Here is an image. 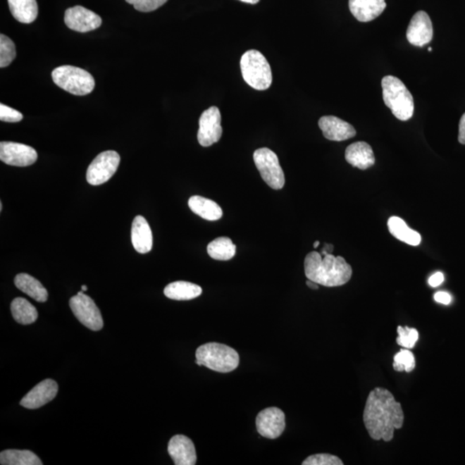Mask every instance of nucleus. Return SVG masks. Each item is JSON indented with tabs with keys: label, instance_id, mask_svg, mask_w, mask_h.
I'll return each instance as SVG.
<instances>
[{
	"label": "nucleus",
	"instance_id": "obj_11",
	"mask_svg": "<svg viewBox=\"0 0 465 465\" xmlns=\"http://www.w3.org/2000/svg\"><path fill=\"white\" fill-rule=\"evenodd\" d=\"M256 428L262 437L269 440L278 439L285 429V414L275 407L264 409L256 418Z\"/></svg>",
	"mask_w": 465,
	"mask_h": 465
},
{
	"label": "nucleus",
	"instance_id": "obj_8",
	"mask_svg": "<svg viewBox=\"0 0 465 465\" xmlns=\"http://www.w3.org/2000/svg\"><path fill=\"white\" fill-rule=\"evenodd\" d=\"M69 305L77 319L85 327L92 331H99L103 328V317L98 306L90 297L85 294L82 290L70 299Z\"/></svg>",
	"mask_w": 465,
	"mask_h": 465
},
{
	"label": "nucleus",
	"instance_id": "obj_7",
	"mask_svg": "<svg viewBox=\"0 0 465 465\" xmlns=\"http://www.w3.org/2000/svg\"><path fill=\"white\" fill-rule=\"evenodd\" d=\"M254 160L256 168L271 188L280 190L285 184V173L279 164L277 154L266 147L255 151Z\"/></svg>",
	"mask_w": 465,
	"mask_h": 465
},
{
	"label": "nucleus",
	"instance_id": "obj_5",
	"mask_svg": "<svg viewBox=\"0 0 465 465\" xmlns=\"http://www.w3.org/2000/svg\"><path fill=\"white\" fill-rule=\"evenodd\" d=\"M244 80L256 90L264 91L271 87L273 73L269 62L257 50H248L240 59Z\"/></svg>",
	"mask_w": 465,
	"mask_h": 465
},
{
	"label": "nucleus",
	"instance_id": "obj_33",
	"mask_svg": "<svg viewBox=\"0 0 465 465\" xmlns=\"http://www.w3.org/2000/svg\"><path fill=\"white\" fill-rule=\"evenodd\" d=\"M125 1L133 6L138 11L150 13L165 5L168 0H125Z\"/></svg>",
	"mask_w": 465,
	"mask_h": 465
},
{
	"label": "nucleus",
	"instance_id": "obj_15",
	"mask_svg": "<svg viewBox=\"0 0 465 465\" xmlns=\"http://www.w3.org/2000/svg\"><path fill=\"white\" fill-rule=\"evenodd\" d=\"M57 393V383L52 379H45L22 399L20 405L25 409H37L54 400Z\"/></svg>",
	"mask_w": 465,
	"mask_h": 465
},
{
	"label": "nucleus",
	"instance_id": "obj_24",
	"mask_svg": "<svg viewBox=\"0 0 465 465\" xmlns=\"http://www.w3.org/2000/svg\"><path fill=\"white\" fill-rule=\"evenodd\" d=\"M390 234L402 242L416 247L421 242V236L418 232L411 230L400 217L392 216L388 221Z\"/></svg>",
	"mask_w": 465,
	"mask_h": 465
},
{
	"label": "nucleus",
	"instance_id": "obj_42",
	"mask_svg": "<svg viewBox=\"0 0 465 465\" xmlns=\"http://www.w3.org/2000/svg\"><path fill=\"white\" fill-rule=\"evenodd\" d=\"M319 245H320V242H318V240H317V242L314 243V247H315V248H317L318 247H319Z\"/></svg>",
	"mask_w": 465,
	"mask_h": 465
},
{
	"label": "nucleus",
	"instance_id": "obj_43",
	"mask_svg": "<svg viewBox=\"0 0 465 465\" xmlns=\"http://www.w3.org/2000/svg\"><path fill=\"white\" fill-rule=\"evenodd\" d=\"M3 205L2 203H0V211H2Z\"/></svg>",
	"mask_w": 465,
	"mask_h": 465
},
{
	"label": "nucleus",
	"instance_id": "obj_28",
	"mask_svg": "<svg viewBox=\"0 0 465 465\" xmlns=\"http://www.w3.org/2000/svg\"><path fill=\"white\" fill-rule=\"evenodd\" d=\"M209 256L216 261H230L236 253V246L228 237H219L213 240L207 247Z\"/></svg>",
	"mask_w": 465,
	"mask_h": 465
},
{
	"label": "nucleus",
	"instance_id": "obj_1",
	"mask_svg": "<svg viewBox=\"0 0 465 465\" xmlns=\"http://www.w3.org/2000/svg\"><path fill=\"white\" fill-rule=\"evenodd\" d=\"M363 421L372 440L390 442L395 430L402 428L404 413L390 390L377 387L368 395Z\"/></svg>",
	"mask_w": 465,
	"mask_h": 465
},
{
	"label": "nucleus",
	"instance_id": "obj_20",
	"mask_svg": "<svg viewBox=\"0 0 465 465\" xmlns=\"http://www.w3.org/2000/svg\"><path fill=\"white\" fill-rule=\"evenodd\" d=\"M345 158L349 164L360 170H366L375 164L373 150L364 142H354L348 146Z\"/></svg>",
	"mask_w": 465,
	"mask_h": 465
},
{
	"label": "nucleus",
	"instance_id": "obj_27",
	"mask_svg": "<svg viewBox=\"0 0 465 465\" xmlns=\"http://www.w3.org/2000/svg\"><path fill=\"white\" fill-rule=\"evenodd\" d=\"M2 465H42V462L34 452L28 450H6L0 453Z\"/></svg>",
	"mask_w": 465,
	"mask_h": 465
},
{
	"label": "nucleus",
	"instance_id": "obj_16",
	"mask_svg": "<svg viewBox=\"0 0 465 465\" xmlns=\"http://www.w3.org/2000/svg\"><path fill=\"white\" fill-rule=\"evenodd\" d=\"M319 127L325 138L342 142L354 137L356 130L350 123L333 116H325L319 120Z\"/></svg>",
	"mask_w": 465,
	"mask_h": 465
},
{
	"label": "nucleus",
	"instance_id": "obj_6",
	"mask_svg": "<svg viewBox=\"0 0 465 465\" xmlns=\"http://www.w3.org/2000/svg\"><path fill=\"white\" fill-rule=\"evenodd\" d=\"M54 83L66 92L85 96L94 90L95 80L91 73L73 66H61L52 72Z\"/></svg>",
	"mask_w": 465,
	"mask_h": 465
},
{
	"label": "nucleus",
	"instance_id": "obj_3",
	"mask_svg": "<svg viewBox=\"0 0 465 465\" xmlns=\"http://www.w3.org/2000/svg\"><path fill=\"white\" fill-rule=\"evenodd\" d=\"M383 102L392 114L401 121L412 118L414 104L412 94L398 78L388 75L382 80Z\"/></svg>",
	"mask_w": 465,
	"mask_h": 465
},
{
	"label": "nucleus",
	"instance_id": "obj_26",
	"mask_svg": "<svg viewBox=\"0 0 465 465\" xmlns=\"http://www.w3.org/2000/svg\"><path fill=\"white\" fill-rule=\"evenodd\" d=\"M11 310L14 320L22 325L32 324L38 318L36 307L23 297L15 298L11 302Z\"/></svg>",
	"mask_w": 465,
	"mask_h": 465
},
{
	"label": "nucleus",
	"instance_id": "obj_32",
	"mask_svg": "<svg viewBox=\"0 0 465 465\" xmlns=\"http://www.w3.org/2000/svg\"><path fill=\"white\" fill-rule=\"evenodd\" d=\"M302 465H343L340 457L331 454H315L307 457Z\"/></svg>",
	"mask_w": 465,
	"mask_h": 465
},
{
	"label": "nucleus",
	"instance_id": "obj_13",
	"mask_svg": "<svg viewBox=\"0 0 465 465\" xmlns=\"http://www.w3.org/2000/svg\"><path fill=\"white\" fill-rule=\"evenodd\" d=\"M64 21L69 29L81 33L94 30L102 25V19L98 14L80 6L68 8Z\"/></svg>",
	"mask_w": 465,
	"mask_h": 465
},
{
	"label": "nucleus",
	"instance_id": "obj_22",
	"mask_svg": "<svg viewBox=\"0 0 465 465\" xmlns=\"http://www.w3.org/2000/svg\"><path fill=\"white\" fill-rule=\"evenodd\" d=\"M190 209L205 220L217 221L223 216V209L216 202L200 196H193L188 201Z\"/></svg>",
	"mask_w": 465,
	"mask_h": 465
},
{
	"label": "nucleus",
	"instance_id": "obj_18",
	"mask_svg": "<svg viewBox=\"0 0 465 465\" xmlns=\"http://www.w3.org/2000/svg\"><path fill=\"white\" fill-rule=\"evenodd\" d=\"M385 8V0H349V9L359 22L374 20L383 13Z\"/></svg>",
	"mask_w": 465,
	"mask_h": 465
},
{
	"label": "nucleus",
	"instance_id": "obj_30",
	"mask_svg": "<svg viewBox=\"0 0 465 465\" xmlns=\"http://www.w3.org/2000/svg\"><path fill=\"white\" fill-rule=\"evenodd\" d=\"M393 368L397 371H413L416 368V359L412 352L402 349L394 356Z\"/></svg>",
	"mask_w": 465,
	"mask_h": 465
},
{
	"label": "nucleus",
	"instance_id": "obj_25",
	"mask_svg": "<svg viewBox=\"0 0 465 465\" xmlns=\"http://www.w3.org/2000/svg\"><path fill=\"white\" fill-rule=\"evenodd\" d=\"M10 11L16 20L22 23H31L38 15L37 0H8Z\"/></svg>",
	"mask_w": 465,
	"mask_h": 465
},
{
	"label": "nucleus",
	"instance_id": "obj_2",
	"mask_svg": "<svg viewBox=\"0 0 465 465\" xmlns=\"http://www.w3.org/2000/svg\"><path fill=\"white\" fill-rule=\"evenodd\" d=\"M306 277L316 284L326 287H337L346 285L352 275V266L341 256L331 254L321 255L311 252L304 261Z\"/></svg>",
	"mask_w": 465,
	"mask_h": 465
},
{
	"label": "nucleus",
	"instance_id": "obj_41",
	"mask_svg": "<svg viewBox=\"0 0 465 465\" xmlns=\"http://www.w3.org/2000/svg\"><path fill=\"white\" fill-rule=\"evenodd\" d=\"M81 290H82V292H87V290H88L87 286V285L81 286Z\"/></svg>",
	"mask_w": 465,
	"mask_h": 465
},
{
	"label": "nucleus",
	"instance_id": "obj_37",
	"mask_svg": "<svg viewBox=\"0 0 465 465\" xmlns=\"http://www.w3.org/2000/svg\"><path fill=\"white\" fill-rule=\"evenodd\" d=\"M459 142L465 145V113L462 116L459 122Z\"/></svg>",
	"mask_w": 465,
	"mask_h": 465
},
{
	"label": "nucleus",
	"instance_id": "obj_35",
	"mask_svg": "<svg viewBox=\"0 0 465 465\" xmlns=\"http://www.w3.org/2000/svg\"><path fill=\"white\" fill-rule=\"evenodd\" d=\"M434 300L440 304L448 305L451 304L452 297L447 292H440L434 294Z\"/></svg>",
	"mask_w": 465,
	"mask_h": 465
},
{
	"label": "nucleus",
	"instance_id": "obj_23",
	"mask_svg": "<svg viewBox=\"0 0 465 465\" xmlns=\"http://www.w3.org/2000/svg\"><path fill=\"white\" fill-rule=\"evenodd\" d=\"M203 292L199 285L185 281L170 283L166 287L164 294L170 299L177 301H188L199 297Z\"/></svg>",
	"mask_w": 465,
	"mask_h": 465
},
{
	"label": "nucleus",
	"instance_id": "obj_10",
	"mask_svg": "<svg viewBox=\"0 0 465 465\" xmlns=\"http://www.w3.org/2000/svg\"><path fill=\"white\" fill-rule=\"evenodd\" d=\"M221 113L219 108L211 106L204 111L199 119V130L197 140L203 147H209L219 141L223 135V128L221 125Z\"/></svg>",
	"mask_w": 465,
	"mask_h": 465
},
{
	"label": "nucleus",
	"instance_id": "obj_31",
	"mask_svg": "<svg viewBox=\"0 0 465 465\" xmlns=\"http://www.w3.org/2000/svg\"><path fill=\"white\" fill-rule=\"evenodd\" d=\"M398 337L397 343L399 346L407 349L414 348L418 340V333L416 328H410L409 327H397Z\"/></svg>",
	"mask_w": 465,
	"mask_h": 465
},
{
	"label": "nucleus",
	"instance_id": "obj_29",
	"mask_svg": "<svg viewBox=\"0 0 465 465\" xmlns=\"http://www.w3.org/2000/svg\"><path fill=\"white\" fill-rule=\"evenodd\" d=\"M17 56L14 42L5 35H0V68H6Z\"/></svg>",
	"mask_w": 465,
	"mask_h": 465
},
{
	"label": "nucleus",
	"instance_id": "obj_17",
	"mask_svg": "<svg viewBox=\"0 0 465 465\" xmlns=\"http://www.w3.org/2000/svg\"><path fill=\"white\" fill-rule=\"evenodd\" d=\"M168 453L174 464L194 465L197 463L195 445L185 435H175L170 440Z\"/></svg>",
	"mask_w": 465,
	"mask_h": 465
},
{
	"label": "nucleus",
	"instance_id": "obj_36",
	"mask_svg": "<svg viewBox=\"0 0 465 465\" xmlns=\"http://www.w3.org/2000/svg\"><path fill=\"white\" fill-rule=\"evenodd\" d=\"M444 275L441 273L433 274V276L428 279V284L432 287L440 286L444 282Z\"/></svg>",
	"mask_w": 465,
	"mask_h": 465
},
{
	"label": "nucleus",
	"instance_id": "obj_38",
	"mask_svg": "<svg viewBox=\"0 0 465 465\" xmlns=\"http://www.w3.org/2000/svg\"><path fill=\"white\" fill-rule=\"evenodd\" d=\"M333 251V246L332 244H325L323 249L321 250V255L325 256L326 254H331Z\"/></svg>",
	"mask_w": 465,
	"mask_h": 465
},
{
	"label": "nucleus",
	"instance_id": "obj_12",
	"mask_svg": "<svg viewBox=\"0 0 465 465\" xmlns=\"http://www.w3.org/2000/svg\"><path fill=\"white\" fill-rule=\"evenodd\" d=\"M37 151L30 146L13 142H0V160L13 166H29L37 160Z\"/></svg>",
	"mask_w": 465,
	"mask_h": 465
},
{
	"label": "nucleus",
	"instance_id": "obj_21",
	"mask_svg": "<svg viewBox=\"0 0 465 465\" xmlns=\"http://www.w3.org/2000/svg\"><path fill=\"white\" fill-rule=\"evenodd\" d=\"M16 287L21 292L28 294L39 302H45L48 300L49 294L45 287L37 279L27 273L18 274L14 279Z\"/></svg>",
	"mask_w": 465,
	"mask_h": 465
},
{
	"label": "nucleus",
	"instance_id": "obj_39",
	"mask_svg": "<svg viewBox=\"0 0 465 465\" xmlns=\"http://www.w3.org/2000/svg\"><path fill=\"white\" fill-rule=\"evenodd\" d=\"M306 285H307V286L309 287V288L312 289V290L319 289V286H318V284H316V282H314L312 280H309V279H308V281L306 282Z\"/></svg>",
	"mask_w": 465,
	"mask_h": 465
},
{
	"label": "nucleus",
	"instance_id": "obj_44",
	"mask_svg": "<svg viewBox=\"0 0 465 465\" xmlns=\"http://www.w3.org/2000/svg\"><path fill=\"white\" fill-rule=\"evenodd\" d=\"M429 51H432V48H428Z\"/></svg>",
	"mask_w": 465,
	"mask_h": 465
},
{
	"label": "nucleus",
	"instance_id": "obj_4",
	"mask_svg": "<svg viewBox=\"0 0 465 465\" xmlns=\"http://www.w3.org/2000/svg\"><path fill=\"white\" fill-rule=\"evenodd\" d=\"M196 359L197 366H204L221 373L235 371L240 364V356L235 349L216 342L202 345L197 349Z\"/></svg>",
	"mask_w": 465,
	"mask_h": 465
},
{
	"label": "nucleus",
	"instance_id": "obj_40",
	"mask_svg": "<svg viewBox=\"0 0 465 465\" xmlns=\"http://www.w3.org/2000/svg\"><path fill=\"white\" fill-rule=\"evenodd\" d=\"M240 1L251 4V5H256V4H258L261 0H240Z\"/></svg>",
	"mask_w": 465,
	"mask_h": 465
},
{
	"label": "nucleus",
	"instance_id": "obj_9",
	"mask_svg": "<svg viewBox=\"0 0 465 465\" xmlns=\"http://www.w3.org/2000/svg\"><path fill=\"white\" fill-rule=\"evenodd\" d=\"M120 155L116 151L101 153L92 161L87 169V180L92 185L106 183L114 175L120 164Z\"/></svg>",
	"mask_w": 465,
	"mask_h": 465
},
{
	"label": "nucleus",
	"instance_id": "obj_34",
	"mask_svg": "<svg viewBox=\"0 0 465 465\" xmlns=\"http://www.w3.org/2000/svg\"><path fill=\"white\" fill-rule=\"evenodd\" d=\"M23 116L21 112L14 110V108L0 104V120L2 122L18 123L20 122Z\"/></svg>",
	"mask_w": 465,
	"mask_h": 465
},
{
	"label": "nucleus",
	"instance_id": "obj_19",
	"mask_svg": "<svg viewBox=\"0 0 465 465\" xmlns=\"http://www.w3.org/2000/svg\"><path fill=\"white\" fill-rule=\"evenodd\" d=\"M131 240L139 254H147L153 247V235L149 224L142 216L135 217L131 228Z\"/></svg>",
	"mask_w": 465,
	"mask_h": 465
},
{
	"label": "nucleus",
	"instance_id": "obj_14",
	"mask_svg": "<svg viewBox=\"0 0 465 465\" xmlns=\"http://www.w3.org/2000/svg\"><path fill=\"white\" fill-rule=\"evenodd\" d=\"M433 23L428 14L423 11H418L413 16L407 30V38L409 44L423 46L433 40Z\"/></svg>",
	"mask_w": 465,
	"mask_h": 465
}]
</instances>
